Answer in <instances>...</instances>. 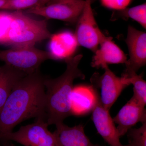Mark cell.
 Returning <instances> with one entry per match:
<instances>
[{"instance_id":"obj_11","label":"cell","mask_w":146,"mask_h":146,"mask_svg":"<svg viewBox=\"0 0 146 146\" xmlns=\"http://www.w3.org/2000/svg\"><path fill=\"white\" fill-rule=\"evenodd\" d=\"M113 120L117 124V129L120 137H122L137 123L146 122L145 106L133 96L120 109Z\"/></svg>"},{"instance_id":"obj_22","label":"cell","mask_w":146,"mask_h":146,"mask_svg":"<svg viewBox=\"0 0 146 146\" xmlns=\"http://www.w3.org/2000/svg\"><path fill=\"white\" fill-rule=\"evenodd\" d=\"M102 5L107 8L121 10L127 7L132 0H100Z\"/></svg>"},{"instance_id":"obj_5","label":"cell","mask_w":146,"mask_h":146,"mask_svg":"<svg viewBox=\"0 0 146 146\" xmlns=\"http://www.w3.org/2000/svg\"><path fill=\"white\" fill-rule=\"evenodd\" d=\"M44 118H36L35 122L21 127L16 132L7 135L4 143L13 141L24 146H57L53 133Z\"/></svg>"},{"instance_id":"obj_10","label":"cell","mask_w":146,"mask_h":146,"mask_svg":"<svg viewBox=\"0 0 146 146\" xmlns=\"http://www.w3.org/2000/svg\"><path fill=\"white\" fill-rule=\"evenodd\" d=\"M92 111V121L98 133L104 141L110 146H123L120 142L121 137L109 110L102 106L98 96Z\"/></svg>"},{"instance_id":"obj_25","label":"cell","mask_w":146,"mask_h":146,"mask_svg":"<svg viewBox=\"0 0 146 146\" xmlns=\"http://www.w3.org/2000/svg\"><path fill=\"white\" fill-rule=\"evenodd\" d=\"M7 1H0V10H2L3 7Z\"/></svg>"},{"instance_id":"obj_20","label":"cell","mask_w":146,"mask_h":146,"mask_svg":"<svg viewBox=\"0 0 146 146\" xmlns=\"http://www.w3.org/2000/svg\"><path fill=\"white\" fill-rule=\"evenodd\" d=\"M13 16V11H0V44H6L7 34Z\"/></svg>"},{"instance_id":"obj_2","label":"cell","mask_w":146,"mask_h":146,"mask_svg":"<svg viewBox=\"0 0 146 146\" xmlns=\"http://www.w3.org/2000/svg\"><path fill=\"white\" fill-rule=\"evenodd\" d=\"M82 57V55L78 54L68 58L65 59L66 70L61 76L45 79L46 121L48 125L62 123L66 118L72 115L71 96L73 83L76 79L85 78L78 67Z\"/></svg>"},{"instance_id":"obj_18","label":"cell","mask_w":146,"mask_h":146,"mask_svg":"<svg viewBox=\"0 0 146 146\" xmlns=\"http://www.w3.org/2000/svg\"><path fill=\"white\" fill-rule=\"evenodd\" d=\"M27 75L22 71H18L9 78L1 85L0 86V110L5 103L15 84Z\"/></svg>"},{"instance_id":"obj_16","label":"cell","mask_w":146,"mask_h":146,"mask_svg":"<svg viewBox=\"0 0 146 146\" xmlns=\"http://www.w3.org/2000/svg\"><path fill=\"white\" fill-rule=\"evenodd\" d=\"M124 82L127 84H133V96L141 104L145 106L146 104V82L141 75L135 72L124 73L121 77Z\"/></svg>"},{"instance_id":"obj_1","label":"cell","mask_w":146,"mask_h":146,"mask_svg":"<svg viewBox=\"0 0 146 146\" xmlns=\"http://www.w3.org/2000/svg\"><path fill=\"white\" fill-rule=\"evenodd\" d=\"M45 79L39 69L15 84L0 110V144L23 121L34 117L46 120Z\"/></svg>"},{"instance_id":"obj_7","label":"cell","mask_w":146,"mask_h":146,"mask_svg":"<svg viewBox=\"0 0 146 146\" xmlns=\"http://www.w3.org/2000/svg\"><path fill=\"white\" fill-rule=\"evenodd\" d=\"M85 0L59 2L35 7L25 11L26 14H32L68 23H76L82 12Z\"/></svg>"},{"instance_id":"obj_14","label":"cell","mask_w":146,"mask_h":146,"mask_svg":"<svg viewBox=\"0 0 146 146\" xmlns=\"http://www.w3.org/2000/svg\"><path fill=\"white\" fill-rule=\"evenodd\" d=\"M98 96L93 87L78 86L74 87L71 96L72 115H81L92 111Z\"/></svg>"},{"instance_id":"obj_28","label":"cell","mask_w":146,"mask_h":146,"mask_svg":"<svg viewBox=\"0 0 146 146\" xmlns=\"http://www.w3.org/2000/svg\"><path fill=\"white\" fill-rule=\"evenodd\" d=\"M0 1H7V0H0Z\"/></svg>"},{"instance_id":"obj_19","label":"cell","mask_w":146,"mask_h":146,"mask_svg":"<svg viewBox=\"0 0 146 146\" xmlns=\"http://www.w3.org/2000/svg\"><path fill=\"white\" fill-rule=\"evenodd\" d=\"M127 133L129 143L133 146H146V122L138 128H131Z\"/></svg>"},{"instance_id":"obj_26","label":"cell","mask_w":146,"mask_h":146,"mask_svg":"<svg viewBox=\"0 0 146 146\" xmlns=\"http://www.w3.org/2000/svg\"><path fill=\"white\" fill-rule=\"evenodd\" d=\"M0 146H13V145L11 144H7V143H4L0 144Z\"/></svg>"},{"instance_id":"obj_12","label":"cell","mask_w":146,"mask_h":146,"mask_svg":"<svg viewBox=\"0 0 146 146\" xmlns=\"http://www.w3.org/2000/svg\"><path fill=\"white\" fill-rule=\"evenodd\" d=\"M91 62L93 68H103L111 64H125L126 55L112 41L111 37L106 36L95 52Z\"/></svg>"},{"instance_id":"obj_4","label":"cell","mask_w":146,"mask_h":146,"mask_svg":"<svg viewBox=\"0 0 146 146\" xmlns=\"http://www.w3.org/2000/svg\"><path fill=\"white\" fill-rule=\"evenodd\" d=\"M53 59L48 51L36 48L34 46L13 47L0 50V60L27 74L39 70L45 60Z\"/></svg>"},{"instance_id":"obj_21","label":"cell","mask_w":146,"mask_h":146,"mask_svg":"<svg viewBox=\"0 0 146 146\" xmlns=\"http://www.w3.org/2000/svg\"><path fill=\"white\" fill-rule=\"evenodd\" d=\"M41 0H7L1 10L21 11L38 7Z\"/></svg>"},{"instance_id":"obj_23","label":"cell","mask_w":146,"mask_h":146,"mask_svg":"<svg viewBox=\"0 0 146 146\" xmlns=\"http://www.w3.org/2000/svg\"><path fill=\"white\" fill-rule=\"evenodd\" d=\"M18 71L19 70L7 64L0 66V86L9 78Z\"/></svg>"},{"instance_id":"obj_17","label":"cell","mask_w":146,"mask_h":146,"mask_svg":"<svg viewBox=\"0 0 146 146\" xmlns=\"http://www.w3.org/2000/svg\"><path fill=\"white\" fill-rule=\"evenodd\" d=\"M120 11L116 17L133 19L144 29H146V3L131 8H126Z\"/></svg>"},{"instance_id":"obj_6","label":"cell","mask_w":146,"mask_h":146,"mask_svg":"<svg viewBox=\"0 0 146 146\" xmlns=\"http://www.w3.org/2000/svg\"><path fill=\"white\" fill-rule=\"evenodd\" d=\"M76 23L74 36L77 43L95 52L106 36L94 17L91 0H85L83 10Z\"/></svg>"},{"instance_id":"obj_13","label":"cell","mask_w":146,"mask_h":146,"mask_svg":"<svg viewBox=\"0 0 146 146\" xmlns=\"http://www.w3.org/2000/svg\"><path fill=\"white\" fill-rule=\"evenodd\" d=\"M56 126L53 134L57 146H100L91 143L82 125L70 127L63 123Z\"/></svg>"},{"instance_id":"obj_3","label":"cell","mask_w":146,"mask_h":146,"mask_svg":"<svg viewBox=\"0 0 146 146\" xmlns=\"http://www.w3.org/2000/svg\"><path fill=\"white\" fill-rule=\"evenodd\" d=\"M13 14L6 45L13 47L33 46L51 36L46 20H35L21 11H13Z\"/></svg>"},{"instance_id":"obj_15","label":"cell","mask_w":146,"mask_h":146,"mask_svg":"<svg viewBox=\"0 0 146 146\" xmlns=\"http://www.w3.org/2000/svg\"><path fill=\"white\" fill-rule=\"evenodd\" d=\"M49 52L53 59H63L70 58L72 54L76 42L74 35L69 33L65 32L59 34L52 35L50 38Z\"/></svg>"},{"instance_id":"obj_8","label":"cell","mask_w":146,"mask_h":146,"mask_svg":"<svg viewBox=\"0 0 146 146\" xmlns=\"http://www.w3.org/2000/svg\"><path fill=\"white\" fill-rule=\"evenodd\" d=\"M102 75L96 73L91 79L93 87L101 89L100 101L105 109L109 110L123 89L128 86L122 78L119 77L109 69L108 65L103 68Z\"/></svg>"},{"instance_id":"obj_24","label":"cell","mask_w":146,"mask_h":146,"mask_svg":"<svg viewBox=\"0 0 146 146\" xmlns=\"http://www.w3.org/2000/svg\"><path fill=\"white\" fill-rule=\"evenodd\" d=\"M82 1V0H51L46 5L52 3L59 2L75 1Z\"/></svg>"},{"instance_id":"obj_27","label":"cell","mask_w":146,"mask_h":146,"mask_svg":"<svg viewBox=\"0 0 146 146\" xmlns=\"http://www.w3.org/2000/svg\"><path fill=\"white\" fill-rule=\"evenodd\" d=\"M123 146H133L132 145H131V144L129 143L127 145H123Z\"/></svg>"},{"instance_id":"obj_9","label":"cell","mask_w":146,"mask_h":146,"mask_svg":"<svg viewBox=\"0 0 146 146\" xmlns=\"http://www.w3.org/2000/svg\"><path fill=\"white\" fill-rule=\"evenodd\" d=\"M125 42L129 58L125 65V73L136 72L146 64V33L129 26Z\"/></svg>"}]
</instances>
